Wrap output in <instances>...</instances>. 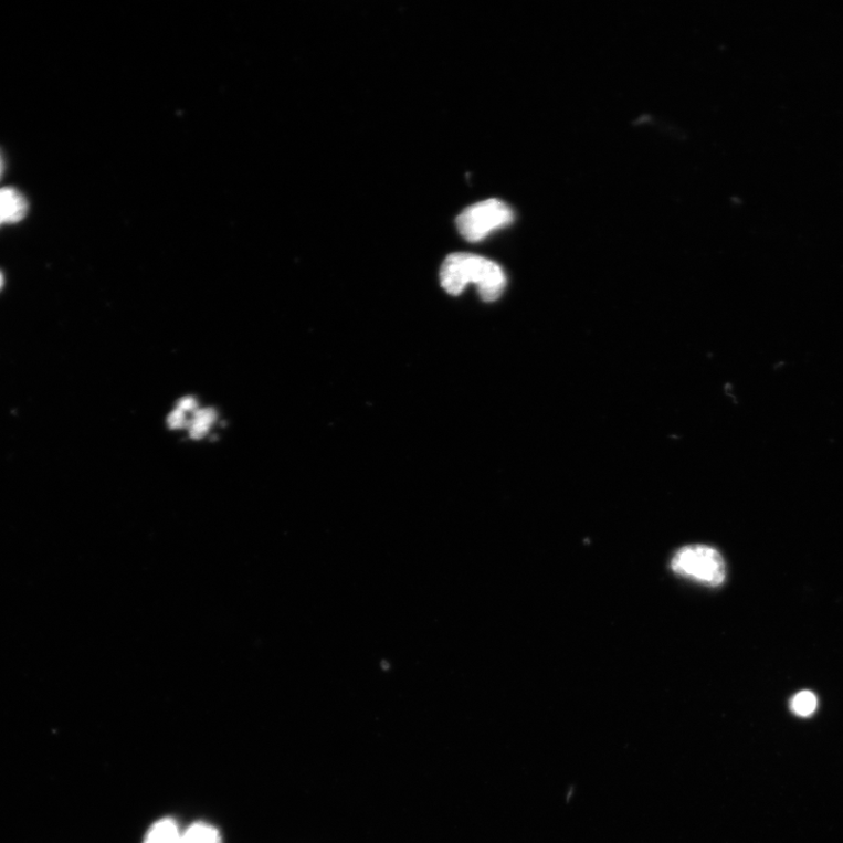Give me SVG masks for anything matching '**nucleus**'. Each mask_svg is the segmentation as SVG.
<instances>
[{"mask_svg":"<svg viewBox=\"0 0 843 843\" xmlns=\"http://www.w3.org/2000/svg\"><path fill=\"white\" fill-rule=\"evenodd\" d=\"M441 284L451 296H460L468 284H475L484 302H495L505 289L506 276L493 261L473 253H453L441 267Z\"/></svg>","mask_w":843,"mask_h":843,"instance_id":"f257e3e1","label":"nucleus"},{"mask_svg":"<svg viewBox=\"0 0 843 843\" xmlns=\"http://www.w3.org/2000/svg\"><path fill=\"white\" fill-rule=\"evenodd\" d=\"M672 570L698 583L718 587L727 578V566L715 548L705 545H691L681 548L672 560Z\"/></svg>","mask_w":843,"mask_h":843,"instance_id":"f03ea898","label":"nucleus"},{"mask_svg":"<svg viewBox=\"0 0 843 843\" xmlns=\"http://www.w3.org/2000/svg\"><path fill=\"white\" fill-rule=\"evenodd\" d=\"M515 213L505 202L492 199L466 208L457 218L456 225L467 242H481L489 233L512 224Z\"/></svg>","mask_w":843,"mask_h":843,"instance_id":"7ed1b4c3","label":"nucleus"},{"mask_svg":"<svg viewBox=\"0 0 843 843\" xmlns=\"http://www.w3.org/2000/svg\"><path fill=\"white\" fill-rule=\"evenodd\" d=\"M28 210L29 203L21 191L14 188L0 189V225L23 221Z\"/></svg>","mask_w":843,"mask_h":843,"instance_id":"20e7f679","label":"nucleus"},{"mask_svg":"<svg viewBox=\"0 0 843 843\" xmlns=\"http://www.w3.org/2000/svg\"><path fill=\"white\" fill-rule=\"evenodd\" d=\"M182 830L180 823L173 818H162L149 828L144 843H179Z\"/></svg>","mask_w":843,"mask_h":843,"instance_id":"39448f33","label":"nucleus"},{"mask_svg":"<svg viewBox=\"0 0 843 843\" xmlns=\"http://www.w3.org/2000/svg\"><path fill=\"white\" fill-rule=\"evenodd\" d=\"M179 843H223V836L211 823L196 821L182 830Z\"/></svg>","mask_w":843,"mask_h":843,"instance_id":"423d86ee","label":"nucleus"},{"mask_svg":"<svg viewBox=\"0 0 843 843\" xmlns=\"http://www.w3.org/2000/svg\"><path fill=\"white\" fill-rule=\"evenodd\" d=\"M818 708V698L811 692H801L791 700V710L799 717H810Z\"/></svg>","mask_w":843,"mask_h":843,"instance_id":"0eeeda50","label":"nucleus"},{"mask_svg":"<svg viewBox=\"0 0 843 843\" xmlns=\"http://www.w3.org/2000/svg\"><path fill=\"white\" fill-rule=\"evenodd\" d=\"M3 171H4V161H3L2 155H0V178H2Z\"/></svg>","mask_w":843,"mask_h":843,"instance_id":"6e6552de","label":"nucleus"},{"mask_svg":"<svg viewBox=\"0 0 843 843\" xmlns=\"http://www.w3.org/2000/svg\"><path fill=\"white\" fill-rule=\"evenodd\" d=\"M3 284H4L3 274H2V272H0V288L3 287Z\"/></svg>","mask_w":843,"mask_h":843,"instance_id":"1a4fd4ad","label":"nucleus"}]
</instances>
